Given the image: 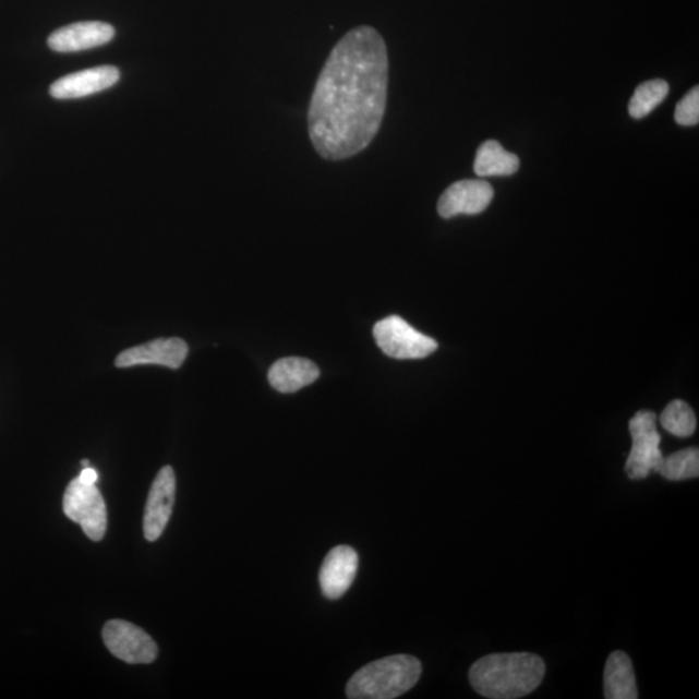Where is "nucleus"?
I'll list each match as a JSON object with an SVG mask.
<instances>
[{
  "label": "nucleus",
  "instance_id": "6ab92c4d",
  "mask_svg": "<svg viewBox=\"0 0 699 699\" xmlns=\"http://www.w3.org/2000/svg\"><path fill=\"white\" fill-rule=\"evenodd\" d=\"M661 425L676 437L687 438L697 429V419L690 406L683 400H674L664 408L661 414Z\"/></svg>",
  "mask_w": 699,
  "mask_h": 699
},
{
  "label": "nucleus",
  "instance_id": "aec40b11",
  "mask_svg": "<svg viewBox=\"0 0 699 699\" xmlns=\"http://www.w3.org/2000/svg\"><path fill=\"white\" fill-rule=\"evenodd\" d=\"M675 120L682 126H696L699 122V89L694 87L677 104Z\"/></svg>",
  "mask_w": 699,
  "mask_h": 699
},
{
  "label": "nucleus",
  "instance_id": "9b49d317",
  "mask_svg": "<svg viewBox=\"0 0 699 699\" xmlns=\"http://www.w3.org/2000/svg\"><path fill=\"white\" fill-rule=\"evenodd\" d=\"M359 567L358 553L348 545L336 546L324 558L320 583L325 598L338 600L354 583Z\"/></svg>",
  "mask_w": 699,
  "mask_h": 699
},
{
  "label": "nucleus",
  "instance_id": "9d476101",
  "mask_svg": "<svg viewBox=\"0 0 699 699\" xmlns=\"http://www.w3.org/2000/svg\"><path fill=\"white\" fill-rule=\"evenodd\" d=\"M189 355V345L180 338H158L144 345L135 346L121 352L116 359L119 369L143 364H158L178 370Z\"/></svg>",
  "mask_w": 699,
  "mask_h": 699
},
{
  "label": "nucleus",
  "instance_id": "39448f33",
  "mask_svg": "<svg viewBox=\"0 0 699 699\" xmlns=\"http://www.w3.org/2000/svg\"><path fill=\"white\" fill-rule=\"evenodd\" d=\"M62 505L69 520L80 523L88 539L100 542L106 535L107 505L96 483L82 482L77 477L68 484Z\"/></svg>",
  "mask_w": 699,
  "mask_h": 699
},
{
  "label": "nucleus",
  "instance_id": "1a4fd4ad",
  "mask_svg": "<svg viewBox=\"0 0 699 699\" xmlns=\"http://www.w3.org/2000/svg\"><path fill=\"white\" fill-rule=\"evenodd\" d=\"M176 473L171 467H164L158 472L149 491L144 511V537L156 542L170 520L176 502Z\"/></svg>",
  "mask_w": 699,
  "mask_h": 699
},
{
  "label": "nucleus",
  "instance_id": "0eeeda50",
  "mask_svg": "<svg viewBox=\"0 0 699 699\" xmlns=\"http://www.w3.org/2000/svg\"><path fill=\"white\" fill-rule=\"evenodd\" d=\"M103 640L109 652L130 664H147L157 659L154 639L142 628L126 620H109L103 629Z\"/></svg>",
  "mask_w": 699,
  "mask_h": 699
},
{
  "label": "nucleus",
  "instance_id": "7ed1b4c3",
  "mask_svg": "<svg viewBox=\"0 0 699 699\" xmlns=\"http://www.w3.org/2000/svg\"><path fill=\"white\" fill-rule=\"evenodd\" d=\"M422 673L412 655L397 654L366 664L351 677L346 695L351 699H393L412 689Z\"/></svg>",
  "mask_w": 699,
  "mask_h": 699
},
{
  "label": "nucleus",
  "instance_id": "a211bd4d",
  "mask_svg": "<svg viewBox=\"0 0 699 699\" xmlns=\"http://www.w3.org/2000/svg\"><path fill=\"white\" fill-rule=\"evenodd\" d=\"M659 473L668 481L697 479L699 474L698 448L690 447L670 455L668 458H663Z\"/></svg>",
  "mask_w": 699,
  "mask_h": 699
},
{
  "label": "nucleus",
  "instance_id": "dca6fc26",
  "mask_svg": "<svg viewBox=\"0 0 699 699\" xmlns=\"http://www.w3.org/2000/svg\"><path fill=\"white\" fill-rule=\"evenodd\" d=\"M520 169V158L505 150L496 141L484 142L477 150L474 172L481 178L514 176Z\"/></svg>",
  "mask_w": 699,
  "mask_h": 699
},
{
  "label": "nucleus",
  "instance_id": "f3484780",
  "mask_svg": "<svg viewBox=\"0 0 699 699\" xmlns=\"http://www.w3.org/2000/svg\"><path fill=\"white\" fill-rule=\"evenodd\" d=\"M670 86L666 81L653 80L642 83L636 88L628 104V113L635 120L646 119L647 116L667 98Z\"/></svg>",
  "mask_w": 699,
  "mask_h": 699
},
{
  "label": "nucleus",
  "instance_id": "412c9836",
  "mask_svg": "<svg viewBox=\"0 0 699 699\" xmlns=\"http://www.w3.org/2000/svg\"><path fill=\"white\" fill-rule=\"evenodd\" d=\"M79 479L85 483H96L99 481V474L92 467L83 468Z\"/></svg>",
  "mask_w": 699,
  "mask_h": 699
},
{
  "label": "nucleus",
  "instance_id": "ddd939ff",
  "mask_svg": "<svg viewBox=\"0 0 699 699\" xmlns=\"http://www.w3.org/2000/svg\"><path fill=\"white\" fill-rule=\"evenodd\" d=\"M115 37L112 25L86 21L61 27L48 38V46L57 52H77L107 45Z\"/></svg>",
  "mask_w": 699,
  "mask_h": 699
},
{
  "label": "nucleus",
  "instance_id": "2eb2a0df",
  "mask_svg": "<svg viewBox=\"0 0 699 699\" xmlns=\"http://www.w3.org/2000/svg\"><path fill=\"white\" fill-rule=\"evenodd\" d=\"M604 691L607 699L639 698L632 662L625 652L612 653L605 664Z\"/></svg>",
  "mask_w": 699,
  "mask_h": 699
},
{
  "label": "nucleus",
  "instance_id": "4468645a",
  "mask_svg": "<svg viewBox=\"0 0 699 699\" xmlns=\"http://www.w3.org/2000/svg\"><path fill=\"white\" fill-rule=\"evenodd\" d=\"M320 376V369L311 360L303 358L280 359L268 371L269 384L284 394L299 391L314 384Z\"/></svg>",
  "mask_w": 699,
  "mask_h": 699
},
{
  "label": "nucleus",
  "instance_id": "423d86ee",
  "mask_svg": "<svg viewBox=\"0 0 699 699\" xmlns=\"http://www.w3.org/2000/svg\"><path fill=\"white\" fill-rule=\"evenodd\" d=\"M378 348L394 359H422L438 349L437 341L420 334L400 316H389L373 328Z\"/></svg>",
  "mask_w": 699,
  "mask_h": 699
},
{
  "label": "nucleus",
  "instance_id": "f8f14e48",
  "mask_svg": "<svg viewBox=\"0 0 699 699\" xmlns=\"http://www.w3.org/2000/svg\"><path fill=\"white\" fill-rule=\"evenodd\" d=\"M120 81V71L116 67H96L79 73L65 75L55 82L50 88L52 98L81 99L110 88Z\"/></svg>",
  "mask_w": 699,
  "mask_h": 699
},
{
  "label": "nucleus",
  "instance_id": "20e7f679",
  "mask_svg": "<svg viewBox=\"0 0 699 699\" xmlns=\"http://www.w3.org/2000/svg\"><path fill=\"white\" fill-rule=\"evenodd\" d=\"M632 448L626 462L628 479L643 480L650 473H659L663 460L661 434L656 431L654 412L640 411L629 421Z\"/></svg>",
  "mask_w": 699,
  "mask_h": 699
},
{
  "label": "nucleus",
  "instance_id": "6e6552de",
  "mask_svg": "<svg viewBox=\"0 0 699 699\" xmlns=\"http://www.w3.org/2000/svg\"><path fill=\"white\" fill-rule=\"evenodd\" d=\"M494 198L493 185L482 179H466L449 185L438 203L442 218H454L460 214L475 216L487 209Z\"/></svg>",
  "mask_w": 699,
  "mask_h": 699
},
{
  "label": "nucleus",
  "instance_id": "4be33fe9",
  "mask_svg": "<svg viewBox=\"0 0 699 699\" xmlns=\"http://www.w3.org/2000/svg\"><path fill=\"white\" fill-rule=\"evenodd\" d=\"M82 467L83 468H88L89 467V461L88 460H82Z\"/></svg>",
  "mask_w": 699,
  "mask_h": 699
},
{
  "label": "nucleus",
  "instance_id": "f257e3e1",
  "mask_svg": "<svg viewBox=\"0 0 699 699\" xmlns=\"http://www.w3.org/2000/svg\"><path fill=\"white\" fill-rule=\"evenodd\" d=\"M389 58L378 32L359 26L346 34L317 79L309 133L317 154L345 160L369 147L383 123Z\"/></svg>",
  "mask_w": 699,
  "mask_h": 699
},
{
  "label": "nucleus",
  "instance_id": "f03ea898",
  "mask_svg": "<svg viewBox=\"0 0 699 699\" xmlns=\"http://www.w3.org/2000/svg\"><path fill=\"white\" fill-rule=\"evenodd\" d=\"M545 663L532 653H496L483 656L469 671L477 694L491 699L528 696L542 684Z\"/></svg>",
  "mask_w": 699,
  "mask_h": 699
}]
</instances>
